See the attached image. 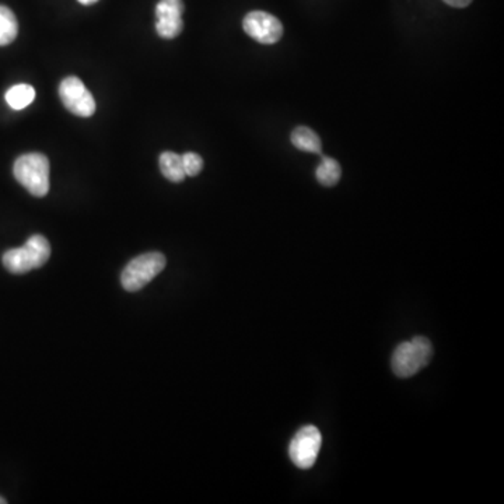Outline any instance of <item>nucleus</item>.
Instances as JSON below:
<instances>
[{
    "label": "nucleus",
    "instance_id": "dca6fc26",
    "mask_svg": "<svg viewBox=\"0 0 504 504\" xmlns=\"http://www.w3.org/2000/svg\"><path fill=\"white\" fill-rule=\"evenodd\" d=\"M81 5H86V6H89V5L96 4V2H99V0H79Z\"/></svg>",
    "mask_w": 504,
    "mask_h": 504
},
{
    "label": "nucleus",
    "instance_id": "6e6552de",
    "mask_svg": "<svg viewBox=\"0 0 504 504\" xmlns=\"http://www.w3.org/2000/svg\"><path fill=\"white\" fill-rule=\"evenodd\" d=\"M183 0H160L156 6V30L162 38L173 39L184 30Z\"/></svg>",
    "mask_w": 504,
    "mask_h": 504
},
{
    "label": "nucleus",
    "instance_id": "f3484780",
    "mask_svg": "<svg viewBox=\"0 0 504 504\" xmlns=\"http://www.w3.org/2000/svg\"><path fill=\"white\" fill-rule=\"evenodd\" d=\"M7 501H6V499H4L2 498V496H0V504H6Z\"/></svg>",
    "mask_w": 504,
    "mask_h": 504
},
{
    "label": "nucleus",
    "instance_id": "9d476101",
    "mask_svg": "<svg viewBox=\"0 0 504 504\" xmlns=\"http://www.w3.org/2000/svg\"><path fill=\"white\" fill-rule=\"evenodd\" d=\"M160 170L163 175L172 183H183L185 180L184 172L183 157L173 152H164L159 159Z\"/></svg>",
    "mask_w": 504,
    "mask_h": 504
},
{
    "label": "nucleus",
    "instance_id": "39448f33",
    "mask_svg": "<svg viewBox=\"0 0 504 504\" xmlns=\"http://www.w3.org/2000/svg\"><path fill=\"white\" fill-rule=\"evenodd\" d=\"M322 436L315 426H304L294 435L289 447V456L294 466L309 469L314 466L321 450Z\"/></svg>",
    "mask_w": 504,
    "mask_h": 504
},
{
    "label": "nucleus",
    "instance_id": "f257e3e1",
    "mask_svg": "<svg viewBox=\"0 0 504 504\" xmlns=\"http://www.w3.org/2000/svg\"><path fill=\"white\" fill-rule=\"evenodd\" d=\"M51 257V246L44 236L34 235L26 241L25 246L12 248L2 257L4 267L15 275L38 269L48 262Z\"/></svg>",
    "mask_w": 504,
    "mask_h": 504
},
{
    "label": "nucleus",
    "instance_id": "7ed1b4c3",
    "mask_svg": "<svg viewBox=\"0 0 504 504\" xmlns=\"http://www.w3.org/2000/svg\"><path fill=\"white\" fill-rule=\"evenodd\" d=\"M433 357V346L425 336L403 342L394 351L391 366L398 377L408 378L425 369Z\"/></svg>",
    "mask_w": 504,
    "mask_h": 504
},
{
    "label": "nucleus",
    "instance_id": "ddd939ff",
    "mask_svg": "<svg viewBox=\"0 0 504 504\" xmlns=\"http://www.w3.org/2000/svg\"><path fill=\"white\" fill-rule=\"evenodd\" d=\"M36 99V90L30 84H16L6 93L7 104L13 110H23Z\"/></svg>",
    "mask_w": 504,
    "mask_h": 504
},
{
    "label": "nucleus",
    "instance_id": "f8f14e48",
    "mask_svg": "<svg viewBox=\"0 0 504 504\" xmlns=\"http://www.w3.org/2000/svg\"><path fill=\"white\" fill-rule=\"evenodd\" d=\"M18 34V23L15 13L0 5V47H6L15 41Z\"/></svg>",
    "mask_w": 504,
    "mask_h": 504
},
{
    "label": "nucleus",
    "instance_id": "9b49d317",
    "mask_svg": "<svg viewBox=\"0 0 504 504\" xmlns=\"http://www.w3.org/2000/svg\"><path fill=\"white\" fill-rule=\"evenodd\" d=\"M341 175H342V168H341L340 163L332 157H322L321 163L315 172V177L319 183L324 186H335L340 183Z\"/></svg>",
    "mask_w": 504,
    "mask_h": 504
},
{
    "label": "nucleus",
    "instance_id": "1a4fd4ad",
    "mask_svg": "<svg viewBox=\"0 0 504 504\" xmlns=\"http://www.w3.org/2000/svg\"><path fill=\"white\" fill-rule=\"evenodd\" d=\"M291 143L296 149L307 153L321 154V139L309 126H298L291 132Z\"/></svg>",
    "mask_w": 504,
    "mask_h": 504
},
{
    "label": "nucleus",
    "instance_id": "f03ea898",
    "mask_svg": "<svg viewBox=\"0 0 504 504\" xmlns=\"http://www.w3.org/2000/svg\"><path fill=\"white\" fill-rule=\"evenodd\" d=\"M16 180L37 198L49 193V160L46 154L27 153L18 157L13 165Z\"/></svg>",
    "mask_w": 504,
    "mask_h": 504
},
{
    "label": "nucleus",
    "instance_id": "2eb2a0df",
    "mask_svg": "<svg viewBox=\"0 0 504 504\" xmlns=\"http://www.w3.org/2000/svg\"><path fill=\"white\" fill-rule=\"evenodd\" d=\"M443 2L447 4L448 6L458 7V9L469 6L472 4V0H443Z\"/></svg>",
    "mask_w": 504,
    "mask_h": 504
},
{
    "label": "nucleus",
    "instance_id": "0eeeda50",
    "mask_svg": "<svg viewBox=\"0 0 504 504\" xmlns=\"http://www.w3.org/2000/svg\"><path fill=\"white\" fill-rule=\"evenodd\" d=\"M244 31L264 46H272L283 37V26L279 18L267 12L248 13L243 20Z\"/></svg>",
    "mask_w": 504,
    "mask_h": 504
},
{
    "label": "nucleus",
    "instance_id": "423d86ee",
    "mask_svg": "<svg viewBox=\"0 0 504 504\" xmlns=\"http://www.w3.org/2000/svg\"><path fill=\"white\" fill-rule=\"evenodd\" d=\"M59 97L68 111L78 117L89 118L96 112V100L80 79L70 76L63 79Z\"/></svg>",
    "mask_w": 504,
    "mask_h": 504
},
{
    "label": "nucleus",
    "instance_id": "4468645a",
    "mask_svg": "<svg viewBox=\"0 0 504 504\" xmlns=\"http://www.w3.org/2000/svg\"><path fill=\"white\" fill-rule=\"evenodd\" d=\"M181 157H183L184 172H185V175H188V177H196V175L202 172V168H204V160H202L199 154L188 152V153Z\"/></svg>",
    "mask_w": 504,
    "mask_h": 504
},
{
    "label": "nucleus",
    "instance_id": "20e7f679",
    "mask_svg": "<svg viewBox=\"0 0 504 504\" xmlns=\"http://www.w3.org/2000/svg\"><path fill=\"white\" fill-rule=\"evenodd\" d=\"M167 259L162 252H146L133 258L121 275V283L126 291H138L151 283L164 270Z\"/></svg>",
    "mask_w": 504,
    "mask_h": 504
}]
</instances>
